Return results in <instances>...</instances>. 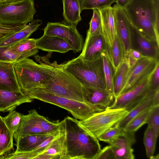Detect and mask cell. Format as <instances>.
<instances>
[{
	"mask_svg": "<svg viewBox=\"0 0 159 159\" xmlns=\"http://www.w3.org/2000/svg\"><path fill=\"white\" fill-rule=\"evenodd\" d=\"M14 63L0 62V89L22 92L17 82L14 68Z\"/></svg>",
	"mask_w": 159,
	"mask_h": 159,
	"instance_id": "obj_17",
	"label": "cell"
},
{
	"mask_svg": "<svg viewBox=\"0 0 159 159\" xmlns=\"http://www.w3.org/2000/svg\"><path fill=\"white\" fill-rule=\"evenodd\" d=\"M93 10L92 17L89 23V27L87 32L90 35L102 33V18L100 11L97 9Z\"/></svg>",
	"mask_w": 159,
	"mask_h": 159,
	"instance_id": "obj_37",
	"label": "cell"
},
{
	"mask_svg": "<svg viewBox=\"0 0 159 159\" xmlns=\"http://www.w3.org/2000/svg\"><path fill=\"white\" fill-rule=\"evenodd\" d=\"M146 124L158 138L159 134V105L154 106L151 108Z\"/></svg>",
	"mask_w": 159,
	"mask_h": 159,
	"instance_id": "obj_38",
	"label": "cell"
},
{
	"mask_svg": "<svg viewBox=\"0 0 159 159\" xmlns=\"http://www.w3.org/2000/svg\"><path fill=\"white\" fill-rule=\"evenodd\" d=\"M124 9L136 30L159 44V0H130Z\"/></svg>",
	"mask_w": 159,
	"mask_h": 159,
	"instance_id": "obj_3",
	"label": "cell"
},
{
	"mask_svg": "<svg viewBox=\"0 0 159 159\" xmlns=\"http://www.w3.org/2000/svg\"><path fill=\"white\" fill-rule=\"evenodd\" d=\"M84 102L100 111L110 107L113 103L115 97L106 89L83 86Z\"/></svg>",
	"mask_w": 159,
	"mask_h": 159,
	"instance_id": "obj_13",
	"label": "cell"
},
{
	"mask_svg": "<svg viewBox=\"0 0 159 159\" xmlns=\"http://www.w3.org/2000/svg\"><path fill=\"white\" fill-rule=\"evenodd\" d=\"M108 51V47L102 33L90 35L87 32L82 52L80 56L84 60H94Z\"/></svg>",
	"mask_w": 159,
	"mask_h": 159,
	"instance_id": "obj_14",
	"label": "cell"
},
{
	"mask_svg": "<svg viewBox=\"0 0 159 159\" xmlns=\"http://www.w3.org/2000/svg\"><path fill=\"white\" fill-rule=\"evenodd\" d=\"M43 34L56 36L69 43L75 52H80L83 45L82 37L78 31L76 26L60 22H48L43 29Z\"/></svg>",
	"mask_w": 159,
	"mask_h": 159,
	"instance_id": "obj_10",
	"label": "cell"
},
{
	"mask_svg": "<svg viewBox=\"0 0 159 159\" xmlns=\"http://www.w3.org/2000/svg\"><path fill=\"white\" fill-rule=\"evenodd\" d=\"M23 0H3V2H18L20 1H21Z\"/></svg>",
	"mask_w": 159,
	"mask_h": 159,
	"instance_id": "obj_48",
	"label": "cell"
},
{
	"mask_svg": "<svg viewBox=\"0 0 159 159\" xmlns=\"http://www.w3.org/2000/svg\"><path fill=\"white\" fill-rule=\"evenodd\" d=\"M35 56L38 64L32 59L25 58L15 63L14 68L17 82L22 92L24 94L30 90L40 88L53 78L58 64L54 61L50 63L49 56Z\"/></svg>",
	"mask_w": 159,
	"mask_h": 159,
	"instance_id": "obj_2",
	"label": "cell"
},
{
	"mask_svg": "<svg viewBox=\"0 0 159 159\" xmlns=\"http://www.w3.org/2000/svg\"><path fill=\"white\" fill-rule=\"evenodd\" d=\"M36 13L34 0L1 2L0 3V23L27 25L34 20Z\"/></svg>",
	"mask_w": 159,
	"mask_h": 159,
	"instance_id": "obj_7",
	"label": "cell"
},
{
	"mask_svg": "<svg viewBox=\"0 0 159 159\" xmlns=\"http://www.w3.org/2000/svg\"><path fill=\"white\" fill-rule=\"evenodd\" d=\"M22 117V114L13 110L7 116L2 117L4 122L9 130L13 134L18 129Z\"/></svg>",
	"mask_w": 159,
	"mask_h": 159,
	"instance_id": "obj_35",
	"label": "cell"
},
{
	"mask_svg": "<svg viewBox=\"0 0 159 159\" xmlns=\"http://www.w3.org/2000/svg\"><path fill=\"white\" fill-rule=\"evenodd\" d=\"M25 94L32 99H38L64 108L70 112L74 118L80 120L100 112L85 102L57 96L40 88L31 89Z\"/></svg>",
	"mask_w": 159,
	"mask_h": 159,
	"instance_id": "obj_6",
	"label": "cell"
},
{
	"mask_svg": "<svg viewBox=\"0 0 159 159\" xmlns=\"http://www.w3.org/2000/svg\"><path fill=\"white\" fill-rule=\"evenodd\" d=\"M152 107L144 111L133 118L124 129V130L128 132L134 133L143 125L146 124Z\"/></svg>",
	"mask_w": 159,
	"mask_h": 159,
	"instance_id": "obj_32",
	"label": "cell"
},
{
	"mask_svg": "<svg viewBox=\"0 0 159 159\" xmlns=\"http://www.w3.org/2000/svg\"><path fill=\"white\" fill-rule=\"evenodd\" d=\"M125 132L124 129L116 124L100 135L98 139L109 143L119 137L123 135Z\"/></svg>",
	"mask_w": 159,
	"mask_h": 159,
	"instance_id": "obj_39",
	"label": "cell"
},
{
	"mask_svg": "<svg viewBox=\"0 0 159 159\" xmlns=\"http://www.w3.org/2000/svg\"><path fill=\"white\" fill-rule=\"evenodd\" d=\"M113 7L116 34L121 45L123 59L127 56L129 50L133 48V39L131 23L124 8L117 7L116 4Z\"/></svg>",
	"mask_w": 159,
	"mask_h": 159,
	"instance_id": "obj_12",
	"label": "cell"
},
{
	"mask_svg": "<svg viewBox=\"0 0 159 159\" xmlns=\"http://www.w3.org/2000/svg\"><path fill=\"white\" fill-rule=\"evenodd\" d=\"M102 56L103 61L106 89L109 93L114 95V80L116 70L107 51L102 53Z\"/></svg>",
	"mask_w": 159,
	"mask_h": 159,
	"instance_id": "obj_30",
	"label": "cell"
},
{
	"mask_svg": "<svg viewBox=\"0 0 159 159\" xmlns=\"http://www.w3.org/2000/svg\"><path fill=\"white\" fill-rule=\"evenodd\" d=\"M156 91L150 89L143 98L129 111L124 117L117 123L118 125L121 128L124 129L134 117L146 109L155 106L154 98Z\"/></svg>",
	"mask_w": 159,
	"mask_h": 159,
	"instance_id": "obj_24",
	"label": "cell"
},
{
	"mask_svg": "<svg viewBox=\"0 0 159 159\" xmlns=\"http://www.w3.org/2000/svg\"><path fill=\"white\" fill-rule=\"evenodd\" d=\"M109 56L116 71L123 60L121 48L116 34Z\"/></svg>",
	"mask_w": 159,
	"mask_h": 159,
	"instance_id": "obj_36",
	"label": "cell"
},
{
	"mask_svg": "<svg viewBox=\"0 0 159 159\" xmlns=\"http://www.w3.org/2000/svg\"><path fill=\"white\" fill-rule=\"evenodd\" d=\"M42 24L41 20L34 19L19 31L0 40V46H11L21 40L28 39Z\"/></svg>",
	"mask_w": 159,
	"mask_h": 159,
	"instance_id": "obj_23",
	"label": "cell"
},
{
	"mask_svg": "<svg viewBox=\"0 0 159 159\" xmlns=\"http://www.w3.org/2000/svg\"><path fill=\"white\" fill-rule=\"evenodd\" d=\"M83 85L60 64L52 79L40 88L56 95L84 102Z\"/></svg>",
	"mask_w": 159,
	"mask_h": 159,
	"instance_id": "obj_5",
	"label": "cell"
},
{
	"mask_svg": "<svg viewBox=\"0 0 159 159\" xmlns=\"http://www.w3.org/2000/svg\"><path fill=\"white\" fill-rule=\"evenodd\" d=\"M10 47L19 56L18 61L35 55L39 52L36 45V39L33 38L21 40L10 46Z\"/></svg>",
	"mask_w": 159,
	"mask_h": 159,
	"instance_id": "obj_26",
	"label": "cell"
},
{
	"mask_svg": "<svg viewBox=\"0 0 159 159\" xmlns=\"http://www.w3.org/2000/svg\"><path fill=\"white\" fill-rule=\"evenodd\" d=\"M19 56L11 49L10 46H0V62L15 63Z\"/></svg>",
	"mask_w": 159,
	"mask_h": 159,
	"instance_id": "obj_40",
	"label": "cell"
},
{
	"mask_svg": "<svg viewBox=\"0 0 159 159\" xmlns=\"http://www.w3.org/2000/svg\"><path fill=\"white\" fill-rule=\"evenodd\" d=\"M26 25H7L0 23V40L16 33L22 29Z\"/></svg>",
	"mask_w": 159,
	"mask_h": 159,
	"instance_id": "obj_41",
	"label": "cell"
},
{
	"mask_svg": "<svg viewBox=\"0 0 159 159\" xmlns=\"http://www.w3.org/2000/svg\"><path fill=\"white\" fill-rule=\"evenodd\" d=\"M38 153L34 151L31 152H14L8 153L3 159H34Z\"/></svg>",
	"mask_w": 159,
	"mask_h": 159,
	"instance_id": "obj_42",
	"label": "cell"
},
{
	"mask_svg": "<svg viewBox=\"0 0 159 159\" xmlns=\"http://www.w3.org/2000/svg\"><path fill=\"white\" fill-rule=\"evenodd\" d=\"M130 67L129 62L126 57L123 59L117 69L114 80V95L115 98L120 94Z\"/></svg>",
	"mask_w": 159,
	"mask_h": 159,
	"instance_id": "obj_28",
	"label": "cell"
},
{
	"mask_svg": "<svg viewBox=\"0 0 159 159\" xmlns=\"http://www.w3.org/2000/svg\"><path fill=\"white\" fill-rule=\"evenodd\" d=\"M157 138L152 129L148 126L144 132L143 141L146 155L149 158L151 159L154 156Z\"/></svg>",
	"mask_w": 159,
	"mask_h": 159,
	"instance_id": "obj_33",
	"label": "cell"
},
{
	"mask_svg": "<svg viewBox=\"0 0 159 159\" xmlns=\"http://www.w3.org/2000/svg\"><path fill=\"white\" fill-rule=\"evenodd\" d=\"M13 134L0 115V159H3L13 149Z\"/></svg>",
	"mask_w": 159,
	"mask_h": 159,
	"instance_id": "obj_29",
	"label": "cell"
},
{
	"mask_svg": "<svg viewBox=\"0 0 159 159\" xmlns=\"http://www.w3.org/2000/svg\"><path fill=\"white\" fill-rule=\"evenodd\" d=\"M38 124L46 133L51 134L57 130L61 126L62 121L52 122L40 115L35 109L30 110Z\"/></svg>",
	"mask_w": 159,
	"mask_h": 159,
	"instance_id": "obj_31",
	"label": "cell"
},
{
	"mask_svg": "<svg viewBox=\"0 0 159 159\" xmlns=\"http://www.w3.org/2000/svg\"><path fill=\"white\" fill-rule=\"evenodd\" d=\"M154 105H159V89L156 92L154 98Z\"/></svg>",
	"mask_w": 159,
	"mask_h": 159,
	"instance_id": "obj_47",
	"label": "cell"
},
{
	"mask_svg": "<svg viewBox=\"0 0 159 159\" xmlns=\"http://www.w3.org/2000/svg\"><path fill=\"white\" fill-rule=\"evenodd\" d=\"M63 120L66 159H95L101 149L99 140L92 136L77 119L67 116Z\"/></svg>",
	"mask_w": 159,
	"mask_h": 159,
	"instance_id": "obj_1",
	"label": "cell"
},
{
	"mask_svg": "<svg viewBox=\"0 0 159 159\" xmlns=\"http://www.w3.org/2000/svg\"><path fill=\"white\" fill-rule=\"evenodd\" d=\"M133 37L136 40L139 51L145 56L159 59V44L141 35L131 24Z\"/></svg>",
	"mask_w": 159,
	"mask_h": 159,
	"instance_id": "obj_22",
	"label": "cell"
},
{
	"mask_svg": "<svg viewBox=\"0 0 159 159\" xmlns=\"http://www.w3.org/2000/svg\"><path fill=\"white\" fill-rule=\"evenodd\" d=\"M32 99L23 92L0 89V111L10 112L23 103L31 102Z\"/></svg>",
	"mask_w": 159,
	"mask_h": 159,
	"instance_id": "obj_20",
	"label": "cell"
},
{
	"mask_svg": "<svg viewBox=\"0 0 159 159\" xmlns=\"http://www.w3.org/2000/svg\"><path fill=\"white\" fill-rule=\"evenodd\" d=\"M60 64L83 86L106 89L102 56L94 60L88 61L79 55Z\"/></svg>",
	"mask_w": 159,
	"mask_h": 159,
	"instance_id": "obj_4",
	"label": "cell"
},
{
	"mask_svg": "<svg viewBox=\"0 0 159 159\" xmlns=\"http://www.w3.org/2000/svg\"><path fill=\"white\" fill-rule=\"evenodd\" d=\"M159 64V59L144 56L131 66L120 94L150 76Z\"/></svg>",
	"mask_w": 159,
	"mask_h": 159,
	"instance_id": "obj_9",
	"label": "cell"
},
{
	"mask_svg": "<svg viewBox=\"0 0 159 159\" xmlns=\"http://www.w3.org/2000/svg\"><path fill=\"white\" fill-rule=\"evenodd\" d=\"M95 159H116L111 146L110 145L101 149Z\"/></svg>",
	"mask_w": 159,
	"mask_h": 159,
	"instance_id": "obj_43",
	"label": "cell"
},
{
	"mask_svg": "<svg viewBox=\"0 0 159 159\" xmlns=\"http://www.w3.org/2000/svg\"><path fill=\"white\" fill-rule=\"evenodd\" d=\"M46 133L40 126L31 111L26 115H22L20 126L13 135Z\"/></svg>",
	"mask_w": 159,
	"mask_h": 159,
	"instance_id": "obj_27",
	"label": "cell"
},
{
	"mask_svg": "<svg viewBox=\"0 0 159 159\" xmlns=\"http://www.w3.org/2000/svg\"><path fill=\"white\" fill-rule=\"evenodd\" d=\"M150 75L130 89L115 98L113 104L107 108L124 109L129 111L143 98L150 90Z\"/></svg>",
	"mask_w": 159,
	"mask_h": 159,
	"instance_id": "obj_11",
	"label": "cell"
},
{
	"mask_svg": "<svg viewBox=\"0 0 159 159\" xmlns=\"http://www.w3.org/2000/svg\"><path fill=\"white\" fill-rule=\"evenodd\" d=\"M81 11L84 10H101L111 6L116 0H79Z\"/></svg>",
	"mask_w": 159,
	"mask_h": 159,
	"instance_id": "obj_34",
	"label": "cell"
},
{
	"mask_svg": "<svg viewBox=\"0 0 159 159\" xmlns=\"http://www.w3.org/2000/svg\"><path fill=\"white\" fill-rule=\"evenodd\" d=\"M63 16L67 25L76 26L81 20L79 0H62Z\"/></svg>",
	"mask_w": 159,
	"mask_h": 159,
	"instance_id": "obj_25",
	"label": "cell"
},
{
	"mask_svg": "<svg viewBox=\"0 0 159 159\" xmlns=\"http://www.w3.org/2000/svg\"><path fill=\"white\" fill-rule=\"evenodd\" d=\"M66 148L64 129L34 159H66Z\"/></svg>",
	"mask_w": 159,
	"mask_h": 159,
	"instance_id": "obj_19",
	"label": "cell"
},
{
	"mask_svg": "<svg viewBox=\"0 0 159 159\" xmlns=\"http://www.w3.org/2000/svg\"><path fill=\"white\" fill-rule=\"evenodd\" d=\"M3 0H0V3L3 2Z\"/></svg>",
	"mask_w": 159,
	"mask_h": 159,
	"instance_id": "obj_49",
	"label": "cell"
},
{
	"mask_svg": "<svg viewBox=\"0 0 159 159\" xmlns=\"http://www.w3.org/2000/svg\"><path fill=\"white\" fill-rule=\"evenodd\" d=\"M144 56L138 50L132 48L129 51L125 57L128 58L131 66L137 61L143 57Z\"/></svg>",
	"mask_w": 159,
	"mask_h": 159,
	"instance_id": "obj_45",
	"label": "cell"
},
{
	"mask_svg": "<svg viewBox=\"0 0 159 159\" xmlns=\"http://www.w3.org/2000/svg\"><path fill=\"white\" fill-rule=\"evenodd\" d=\"M37 48L48 52H57L65 53L72 50L70 45L63 39L58 37L43 34L36 39Z\"/></svg>",
	"mask_w": 159,
	"mask_h": 159,
	"instance_id": "obj_18",
	"label": "cell"
},
{
	"mask_svg": "<svg viewBox=\"0 0 159 159\" xmlns=\"http://www.w3.org/2000/svg\"><path fill=\"white\" fill-rule=\"evenodd\" d=\"M99 10L102 18V34L108 47V52L109 55L116 34L114 9L111 6Z\"/></svg>",
	"mask_w": 159,
	"mask_h": 159,
	"instance_id": "obj_16",
	"label": "cell"
},
{
	"mask_svg": "<svg viewBox=\"0 0 159 159\" xmlns=\"http://www.w3.org/2000/svg\"><path fill=\"white\" fill-rule=\"evenodd\" d=\"M130 0H116L115 4L117 7L124 8Z\"/></svg>",
	"mask_w": 159,
	"mask_h": 159,
	"instance_id": "obj_46",
	"label": "cell"
},
{
	"mask_svg": "<svg viewBox=\"0 0 159 159\" xmlns=\"http://www.w3.org/2000/svg\"><path fill=\"white\" fill-rule=\"evenodd\" d=\"M135 141L134 133L125 131L123 135L109 143L112 147L116 159H134V156L132 146Z\"/></svg>",
	"mask_w": 159,
	"mask_h": 159,
	"instance_id": "obj_15",
	"label": "cell"
},
{
	"mask_svg": "<svg viewBox=\"0 0 159 159\" xmlns=\"http://www.w3.org/2000/svg\"><path fill=\"white\" fill-rule=\"evenodd\" d=\"M52 133L13 135L16 146L15 152L33 151Z\"/></svg>",
	"mask_w": 159,
	"mask_h": 159,
	"instance_id": "obj_21",
	"label": "cell"
},
{
	"mask_svg": "<svg viewBox=\"0 0 159 159\" xmlns=\"http://www.w3.org/2000/svg\"><path fill=\"white\" fill-rule=\"evenodd\" d=\"M128 112L124 109L107 108L79 122L92 136L98 139L100 135L121 120Z\"/></svg>",
	"mask_w": 159,
	"mask_h": 159,
	"instance_id": "obj_8",
	"label": "cell"
},
{
	"mask_svg": "<svg viewBox=\"0 0 159 159\" xmlns=\"http://www.w3.org/2000/svg\"><path fill=\"white\" fill-rule=\"evenodd\" d=\"M150 89L154 91L159 89V64L150 75Z\"/></svg>",
	"mask_w": 159,
	"mask_h": 159,
	"instance_id": "obj_44",
	"label": "cell"
}]
</instances>
